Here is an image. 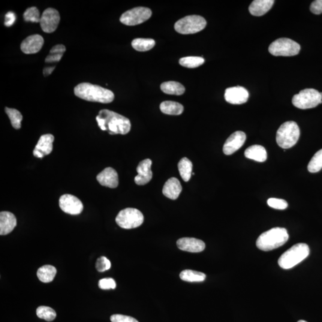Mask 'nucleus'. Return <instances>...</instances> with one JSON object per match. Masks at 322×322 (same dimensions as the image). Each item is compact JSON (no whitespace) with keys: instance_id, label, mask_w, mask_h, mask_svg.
Wrapping results in <instances>:
<instances>
[{"instance_id":"1","label":"nucleus","mask_w":322,"mask_h":322,"mask_svg":"<svg viewBox=\"0 0 322 322\" xmlns=\"http://www.w3.org/2000/svg\"><path fill=\"white\" fill-rule=\"evenodd\" d=\"M99 127L111 135L127 134L131 129V122L126 117L108 109L101 110L96 117Z\"/></svg>"},{"instance_id":"2","label":"nucleus","mask_w":322,"mask_h":322,"mask_svg":"<svg viewBox=\"0 0 322 322\" xmlns=\"http://www.w3.org/2000/svg\"><path fill=\"white\" fill-rule=\"evenodd\" d=\"M74 93L83 100L101 104H110L115 98V95L110 90L88 83L78 84L75 87Z\"/></svg>"},{"instance_id":"3","label":"nucleus","mask_w":322,"mask_h":322,"mask_svg":"<svg viewBox=\"0 0 322 322\" xmlns=\"http://www.w3.org/2000/svg\"><path fill=\"white\" fill-rule=\"evenodd\" d=\"M288 239L286 228L275 227L262 233L257 240L256 245L261 251H270L284 245Z\"/></svg>"},{"instance_id":"4","label":"nucleus","mask_w":322,"mask_h":322,"mask_svg":"<svg viewBox=\"0 0 322 322\" xmlns=\"http://www.w3.org/2000/svg\"><path fill=\"white\" fill-rule=\"evenodd\" d=\"M310 248L306 243L294 245L279 258V266L284 269H290L296 266L309 256Z\"/></svg>"},{"instance_id":"5","label":"nucleus","mask_w":322,"mask_h":322,"mask_svg":"<svg viewBox=\"0 0 322 322\" xmlns=\"http://www.w3.org/2000/svg\"><path fill=\"white\" fill-rule=\"evenodd\" d=\"M300 130L294 121L285 122L281 125L276 133V142L283 149H290L299 141Z\"/></svg>"},{"instance_id":"6","label":"nucleus","mask_w":322,"mask_h":322,"mask_svg":"<svg viewBox=\"0 0 322 322\" xmlns=\"http://www.w3.org/2000/svg\"><path fill=\"white\" fill-rule=\"evenodd\" d=\"M292 102L294 107L299 109H312L322 103V93L314 89L303 90L294 96Z\"/></svg>"},{"instance_id":"7","label":"nucleus","mask_w":322,"mask_h":322,"mask_svg":"<svg viewBox=\"0 0 322 322\" xmlns=\"http://www.w3.org/2000/svg\"><path fill=\"white\" fill-rule=\"evenodd\" d=\"M206 25V20L203 17L192 15L177 21L174 29L181 34H192L201 31Z\"/></svg>"},{"instance_id":"8","label":"nucleus","mask_w":322,"mask_h":322,"mask_svg":"<svg viewBox=\"0 0 322 322\" xmlns=\"http://www.w3.org/2000/svg\"><path fill=\"white\" fill-rule=\"evenodd\" d=\"M300 45L287 38H282L273 41L270 45L269 51L275 56H294L300 53Z\"/></svg>"},{"instance_id":"9","label":"nucleus","mask_w":322,"mask_h":322,"mask_svg":"<svg viewBox=\"0 0 322 322\" xmlns=\"http://www.w3.org/2000/svg\"><path fill=\"white\" fill-rule=\"evenodd\" d=\"M143 214L139 210L131 208L121 211L116 217V223L125 229L139 227L143 224Z\"/></svg>"},{"instance_id":"10","label":"nucleus","mask_w":322,"mask_h":322,"mask_svg":"<svg viewBox=\"0 0 322 322\" xmlns=\"http://www.w3.org/2000/svg\"><path fill=\"white\" fill-rule=\"evenodd\" d=\"M150 8L138 7L125 11L120 17V22L127 26H135L146 22L152 16Z\"/></svg>"},{"instance_id":"11","label":"nucleus","mask_w":322,"mask_h":322,"mask_svg":"<svg viewBox=\"0 0 322 322\" xmlns=\"http://www.w3.org/2000/svg\"><path fill=\"white\" fill-rule=\"evenodd\" d=\"M59 207L63 212L71 215H80L84 209L82 202L70 194H65L60 198Z\"/></svg>"},{"instance_id":"12","label":"nucleus","mask_w":322,"mask_h":322,"mask_svg":"<svg viewBox=\"0 0 322 322\" xmlns=\"http://www.w3.org/2000/svg\"><path fill=\"white\" fill-rule=\"evenodd\" d=\"M61 17L58 10L49 8L44 10L41 17L40 25L44 32L52 33L58 28Z\"/></svg>"},{"instance_id":"13","label":"nucleus","mask_w":322,"mask_h":322,"mask_svg":"<svg viewBox=\"0 0 322 322\" xmlns=\"http://www.w3.org/2000/svg\"><path fill=\"white\" fill-rule=\"evenodd\" d=\"M224 98L225 100L230 104L241 105L248 101L249 93L244 87H230L225 90Z\"/></svg>"},{"instance_id":"14","label":"nucleus","mask_w":322,"mask_h":322,"mask_svg":"<svg viewBox=\"0 0 322 322\" xmlns=\"http://www.w3.org/2000/svg\"><path fill=\"white\" fill-rule=\"evenodd\" d=\"M246 135L244 132H234L228 137L224 144L223 152L225 155H230L236 152L245 143Z\"/></svg>"},{"instance_id":"15","label":"nucleus","mask_w":322,"mask_h":322,"mask_svg":"<svg viewBox=\"0 0 322 322\" xmlns=\"http://www.w3.org/2000/svg\"><path fill=\"white\" fill-rule=\"evenodd\" d=\"M54 140L55 137L52 134L41 135L33 151V155L38 158H43L44 156L49 155L53 150Z\"/></svg>"},{"instance_id":"16","label":"nucleus","mask_w":322,"mask_h":322,"mask_svg":"<svg viewBox=\"0 0 322 322\" xmlns=\"http://www.w3.org/2000/svg\"><path fill=\"white\" fill-rule=\"evenodd\" d=\"M152 162L150 159L141 161L137 167V175L134 179L135 183L138 185H144L152 179L151 170Z\"/></svg>"},{"instance_id":"17","label":"nucleus","mask_w":322,"mask_h":322,"mask_svg":"<svg viewBox=\"0 0 322 322\" xmlns=\"http://www.w3.org/2000/svg\"><path fill=\"white\" fill-rule=\"evenodd\" d=\"M44 43V38L38 34L29 36L21 44L20 49L23 53L30 55L38 52L43 47Z\"/></svg>"},{"instance_id":"18","label":"nucleus","mask_w":322,"mask_h":322,"mask_svg":"<svg viewBox=\"0 0 322 322\" xmlns=\"http://www.w3.org/2000/svg\"><path fill=\"white\" fill-rule=\"evenodd\" d=\"M177 247L182 251L189 252H201L206 248L203 240L193 237H183L177 240Z\"/></svg>"},{"instance_id":"19","label":"nucleus","mask_w":322,"mask_h":322,"mask_svg":"<svg viewBox=\"0 0 322 322\" xmlns=\"http://www.w3.org/2000/svg\"><path fill=\"white\" fill-rule=\"evenodd\" d=\"M97 180L102 186L109 188H116L118 186V175L111 167H107L99 173Z\"/></svg>"},{"instance_id":"20","label":"nucleus","mask_w":322,"mask_h":322,"mask_svg":"<svg viewBox=\"0 0 322 322\" xmlns=\"http://www.w3.org/2000/svg\"><path fill=\"white\" fill-rule=\"evenodd\" d=\"M17 225V219L13 214L7 212L0 213V234L6 235L11 232Z\"/></svg>"},{"instance_id":"21","label":"nucleus","mask_w":322,"mask_h":322,"mask_svg":"<svg viewBox=\"0 0 322 322\" xmlns=\"http://www.w3.org/2000/svg\"><path fill=\"white\" fill-rule=\"evenodd\" d=\"M182 191V187L179 180L176 178H171L165 183L162 193L168 198L176 200Z\"/></svg>"},{"instance_id":"22","label":"nucleus","mask_w":322,"mask_h":322,"mask_svg":"<svg viewBox=\"0 0 322 322\" xmlns=\"http://www.w3.org/2000/svg\"><path fill=\"white\" fill-rule=\"evenodd\" d=\"M274 2L273 0H255L249 5V11L253 16H263L272 8Z\"/></svg>"},{"instance_id":"23","label":"nucleus","mask_w":322,"mask_h":322,"mask_svg":"<svg viewBox=\"0 0 322 322\" xmlns=\"http://www.w3.org/2000/svg\"><path fill=\"white\" fill-rule=\"evenodd\" d=\"M245 156L246 158L260 162L266 161L267 159L266 149L263 146L257 144L251 146L246 149Z\"/></svg>"},{"instance_id":"24","label":"nucleus","mask_w":322,"mask_h":322,"mask_svg":"<svg viewBox=\"0 0 322 322\" xmlns=\"http://www.w3.org/2000/svg\"><path fill=\"white\" fill-rule=\"evenodd\" d=\"M160 109L162 113L170 115H181L184 110L182 104L173 101H165L160 105Z\"/></svg>"},{"instance_id":"25","label":"nucleus","mask_w":322,"mask_h":322,"mask_svg":"<svg viewBox=\"0 0 322 322\" xmlns=\"http://www.w3.org/2000/svg\"><path fill=\"white\" fill-rule=\"evenodd\" d=\"M161 89L165 94L180 96L184 94L185 87L176 81H168L161 84Z\"/></svg>"},{"instance_id":"26","label":"nucleus","mask_w":322,"mask_h":322,"mask_svg":"<svg viewBox=\"0 0 322 322\" xmlns=\"http://www.w3.org/2000/svg\"><path fill=\"white\" fill-rule=\"evenodd\" d=\"M56 268L50 265L42 266L37 271V276L42 282L49 283L53 281L56 275Z\"/></svg>"},{"instance_id":"27","label":"nucleus","mask_w":322,"mask_h":322,"mask_svg":"<svg viewBox=\"0 0 322 322\" xmlns=\"http://www.w3.org/2000/svg\"><path fill=\"white\" fill-rule=\"evenodd\" d=\"M178 168L182 179L186 182H189L192 174V162L188 158H183L179 161Z\"/></svg>"},{"instance_id":"28","label":"nucleus","mask_w":322,"mask_h":322,"mask_svg":"<svg viewBox=\"0 0 322 322\" xmlns=\"http://www.w3.org/2000/svg\"><path fill=\"white\" fill-rule=\"evenodd\" d=\"M180 279L189 282H201L206 279V274L192 270H185L180 273Z\"/></svg>"},{"instance_id":"29","label":"nucleus","mask_w":322,"mask_h":322,"mask_svg":"<svg viewBox=\"0 0 322 322\" xmlns=\"http://www.w3.org/2000/svg\"><path fill=\"white\" fill-rule=\"evenodd\" d=\"M131 45L138 52H146L155 46V41L150 38H136L132 41Z\"/></svg>"},{"instance_id":"30","label":"nucleus","mask_w":322,"mask_h":322,"mask_svg":"<svg viewBox=\"0 0 322 322\" xmlns=\"http://www.w3.org/2000/svg\"><path fill=\"white\" fill-rule=\"evenodd\" d=\"M5 113L10 119L11 125L13 128L16 129H19L21 128V122L23 119L22 114L20 113L19 110L13 109V108L5 107Z\"/></svg>"},{"instance_id":"31","label":"nucleus","mask_w":322,"mask_h":322,"mask_svg":"<svg viewBox=\"0 0 322 322\" xmlns=\"http://www.w3.org/2000/svg\"><path fill=\"white\" fill-rule=\"evenodd\" d=\"M205 59L202 57L189 56L180 59V64L188 68H196L203 65Z\"/></svg>"},{"instance_id":"32","label":"nucleus","mask_w":322,"mask_h":322,"mask_svg":"<svg viewBox=\"0 0 322 322\" xmlns=\"http://www.w3.org/2000/svg\"><path fill=\"white\" fill-rule=\"evenodd\" d=\"M308 170L310 173H316L319 172L322 168V149L319 150L313 156L308 165Z\"/></svg>"},{"instance_id":"33","label":"nucleus","mask_w":322,"mask_h":322,"mask_svg":"<svg viewBox=\"0 0 322 322\" xmlns=\"http://www.w3.org/2000/svg\"><path fill=\"white\" fill-rule=\"evenodd\" d=\"M37 315L39 318L47 321H53L56 318V313L49 307L40 306L37 309Z\"/></svg>"},{"instance_id":"34","label":"nucleus","mask_w":322,"mask_h":322,"mask_svg":"<svg viewBox=\"0 0 322 322\" xmlns=\"http://www.w3.org/2000/svg\"><path fill=\"white\" fill-rule=\"evenodd\" d=\"M23 18L26 22L40 23L41 17L40 12H39L38 8L35 7H29L26 9V10L23 14Z\"/></svg>"},{"instance_id":"35","label":"nucleus","mask_w":322,"mask_h":322,"mask_svg":"<svg viewBox=\"0 0 322 322\" xmlns=\"http://www.w3.org/2000/svg\"><path fill=\"white\" fill-rule=\"evenodd\" d=\"M268 206L274 209L284 210L287 209L288 204L287 201L278 198H269L267 200Z\"/></svg>"},{"instance_id":"36","label":"nucleus","mask_w":322,"mask_h":322,"mask_svg":"<svg viewBox=\"0 0 322 322\" xmlns=\"http://www.w3.org/2000/svg\"><path fill=\"white\" fill-rule=\"evenodd\" d=\"M110 262L107 257H101L96 261V268L99 272H104L110 269Z\"/></svg>"},{"instance_id":"37","label":"nucleus","mask_w":322,"mask_h":322,"mask_svg":"<svg viewBox=\"0 0 322 322\" xmlns=\"http://www.w3.org/2000/svg\"><path fill=\"white\" fill-rule=\"evenodd\" d=\"M116 287V282L112 278L102 279L99 282V287L102 290H114Z\"/></svg>"},{"instance_id":"38","label":"nucleus","mask_w":322,"mask_h":322,"mask_svg":"<svg viewBox=\"0 0 322 322\" xmlns=\"http://www.w3.org/2000/svg\"><path fill=\"white\" fill-rule=\"evenodd\" d=\"M110 321L112 322H138L133 318L122 315H113L110 317Z\"/></svg>"},{"instance_id":"39","label":"nucleus","mask_w":322,"mask_h":322,"mask_svg":"<svg viewBox=\"0 0 322 322\" xmlns=\"http://www.w3.org/2000/svg\"><path fill=\"white\" fill-rule=\"evenodd\" d=\"M311 11L315 14L322 13V0H316L312 3L311 5Z\"/></svg>"},{"instance_id":"40","label":"nucleus","mask_w":322,"mask_h":322,"mask_svg":"<svg viewBox=\"0 0 322 322\" xmlns=\"http://www.w3.org/2000/svg\"><path fill=\"white\" fill-rule=\"evenodd\" d=\"M16 15L12 11H9L5 14L4 25L6 26L10 27L13 25L15 21H16Z\"/></svg>"},{"instance_id":"41","label":"nucleus","mask_w":322,"mask_h":322,"mask_svg":"<svg viewBox=\"0 0 322 322\" xmlns=\"http://www.w3.org/2000/svg\"><path fill=\"white\" fill-rule=\"evenodd\" d=\"M63 55H64L62 54H50L45 60V62L47 63L58 62L61 61Z\"/></svg>"},{"instance_id":"42","label":"nucleus","mask_w":322,"mask_h":322,"mask_svg":"<svg viewBox=\"0 0 322 322\" xmlns=\"http://www.w3.org/2000/svg\"><path fill=\"white\" fill-rule=\"evenodd\" d=\"M66 47L64 45L58 44L54 46L52 49L50 50V54H62L65 52Z\"/></svg>"},{"instance_id":"43","label":"nucleus","mask_w":322,"mask_h":322,"mask_svg":"<svg viewBox=\"0 0 322 322\" xmlns=\"http://www.w3.org/2000/svg\"><path fill=\"white\" fill-rule=\"evenodd\" d=\"M55 69V66L53 67H47L45 68L43 71V74L44 77L49 76L52 73V72L54 71V69Z\"/></svg>"},{"instance_id":"44","label":"nucleus","mask_w":322,"mask_h":322,"mask_svg":"<svg viewBox=\"0 0 322 322\" xmlns=\"http://www.w3.org/2000/svg\"><path fill=\"white\" fill-rule=\"evenodd\" d=\"M306 322V321H303V320H300V321H299V322Z\"/></svg>"}]
</instances>
